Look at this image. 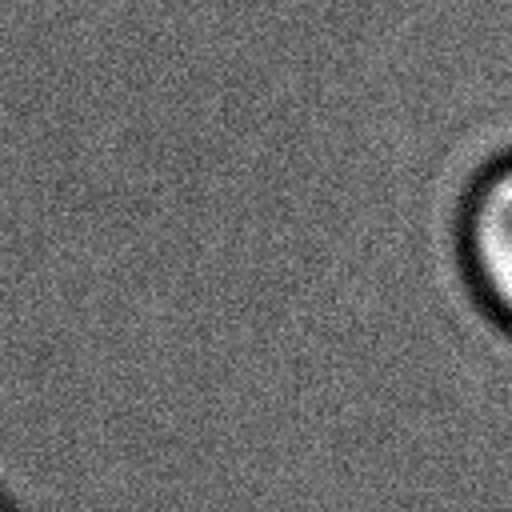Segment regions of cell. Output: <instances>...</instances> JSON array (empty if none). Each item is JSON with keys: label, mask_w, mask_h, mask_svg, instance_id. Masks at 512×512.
<instances>
[{"label": "cell", "mask_w": 512, "mask_h": 512, "mask_svg": "<svg viewBox=\"0 0 512 512\" xmlns=\"http://www.w3.org/2000/svg\"><path fill=\"white\" fill-rule=\"evenodd\" d=\"M464 256L488 308L512 324V156L500 160L468 200Z\"/></svg>", "instance_id": "6da1fadb"}, {"label": "cell", "mask_w": 512, "mask_h": 512, "mask_svg": "<svg viewBox=\"0 0 512 512\" xmlns=\"http://www.w3.org/2000/svg\"><path fill=\"white\" fill-rule=\"evenodd\" d=\"M0 512H12V508H8V504H4V500H0Z\"/></svg>", "instance_id": "7a4b0ae2"}]
</instances>
